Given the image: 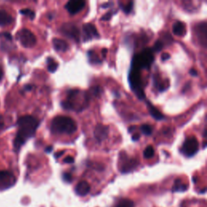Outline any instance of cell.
Returning <instances> with one entry per match:
<instances>
[{"instance_id":"cell-1","label":"cell","mask_w":207,"mask_h":207,"mask_svg":"<svg viewBox=\"0 0 207 207\" xmlns=\"http://www.w3.org/2000/svg\"><path fill=\"white\" fill-rule=\"evenodd\" d=\"M18 131L16 136L14 140V147L16 150H19V148L25 144L28 139L33 137L36 130L38 127L39 121L35 117L29 115L21 117L17 121Z\"/></svg>"},{"instance_id":"cell-2","label":"cell","mask_w":207,"mask_h":207,"mask_svg":"<svg viewBox=\"0 0 207 207\" xmlns=\"http://www.w3.org/2000/svg\"><path fill=\"white\" fill-rule=\"evenodd\" d=\"M50 130L54 134H72L77 130V125L71 117L57 116L52 120Z\"/></svg>"},{"instance_id":"cell-3","label":"cell","mask_w":207,"mask_h":207,"mask_svg":"<svg viewBox=\"0 0 207 207\" xmlns=\"http://www.w3.org/2000/svg\"><path fill=\"white\" fill-rule=\"evenodd\" d=\"M154 61V55L151 49H145L142 53L136 54L133 58L131 67L142 70V69H149L151 63Z\"/></svg>"},{"instance_id":"cell-4","label":"cell","mask_w":207,"mask_h":207,"mask_svg":"<svg viewBox=\"0 0 207 207\" xmlns=\"http://www.w3.org/2000/svg\"><path fill=\"white\" fill-rule=\"evenodd\" d=\"M129 82L130 84L131 89L135 93V95L140 100L144 99L145 93L142 88V81L139 70L131 67L129 74Z\"/></svg>"},{"instance_id":"cell-5","label":"cell","mask_w":207,"mask_h":207,"mask_svg":"<svg viewBox=\"0 0 207 207\" xmlns=\"http://www.w3.org/2000/svg\"><path fill=\"white\" fill-rule=\"evenodd\" d=\"M17 40L25 48H32L36 43L35 35L27 28H23L18 32L16 35Z\"/></svg>"},{"instance_id":"cell-6","label":"cell","mask_w":207,"mask_h":207,"mask_svg":"<svg viewBox=\"0 0 207 207\" xmlns=\"http://www.w3.org/2000/svg\"><path fill=\"white\" fill-rule=\"evenodd\" d=\"M199 143L196 137L192 136L186 139L180 149L183 155L187 157H192L198 151Z\"/></svg>"},{"instance_id":"cell-7","label":"cell","mask_w":207,"mask_h":207,"mask_svg":"<svg viewBox=\"0 0 207 207\" xmlns=\"http://www.w3.org/2000/svg\"><path fill=\"white\" fill-rule=\"evenodd\" d=\"M61 33L63 35L66 36V37L70 39H72L74 41L79 42V37H80V33H79V28L77 26L71 23H67L63 25L60 28Z\"/></svg>"},{"instance_id":"cell-8","label":"cell","mask_w":207,"mask_h":207,"mask_svg":"<svg viewBox=\"0 0 207 207\" xmlns=\"http://www.w3.org/2000/svg\"><path fill=\"white\" fill-rule=\"evenodd\" d=\"M84 1L83 0H71L65 5V8L71 15H75L76 13L82 11L85 7Z\"/></svg>"},{"instance_id":"cell-9","label":"cell","mask_w":207,"mask_h":207,"mask_svg":"<svg viewBox=\"0 0 207 207\" xmlns=\"http://www.w3.org/2000/svg\"><path fill=\"white\" fill-rule=\"evenodd\" d=\"M16 181L13 174L7 171H0V188H6L12 185Z\"/></svg>"},{"instance_id":"cell-10","label":"cell","mask_w":207,"mask_h":207,"mask_svg":"<svg viewBox=\"0 0 207 207\" xmlns=\"http://www.w3.org/2000/svg\"><path fill=\"white\" fill-rule=\"evenodd\" d=\"M109 126L102 125V124H98L95 126V130H94V136H95V138L99 142H103L104 140H105L108 135H109Z\"/></svg>"},{"instance_id":"cell-11","label":"cell","mask_w":207,"mask_h":207,"mask_svg":"<svg viewBox=\"0 0 207 207\" xmlns=\"http://www.w3.org/2000/svg\"><path fill=\"white\" fill-rule=\"evenodd\" d=\"M83 30L85 39L92 40L93 38H98L100 36L97 29L95 28V27L92 24H90V23H87V24L83 25Z\"/></svg>"},{"instance_id":"cell-12","label":"cell","mask_w":207,"mask_h":207,"mask_svg":"<svg viewBox=\"0 0 207 207\" xmlns=\"http://www.w3.org/2000/svg\"><path fill=\"white\" fill-rule=\"evenodd\" d=\"M197 37L201 41V43L203 45V46L206 45V40H207V31H206V23L203 22L202 24H199L197 27Z\"/></svg>"},{"instance_id":"cell-13","label":"cell","mask_w":207,"mask_h":207,"mask_svg":"<svg viewBox=\"0 0 207 207\" xmlns=\"http://www.w3.org/2000/svg\"><path fill=\"white\" fill-rule=\"evenodd\" d=\"M138 165V162L134 159H124L122 160V165L121 167V171L123 173L131 172Z\"/></svg>"},{"instance_id":"cell-14","label":"cell","mask_w":207,"mask_h":207,"mask_svg":"<svg viewBox=\"0 0 207 207\" xmlns=\"http://www.w3.org/2000/svg\"><path fill=\"white\" fill-rule=\"evenodd\" d=\"M52 43H53V45H54V49L57 52L64 53V52L67 51L69 49L68 43H67L65 40H63V39H53Z\"/></svg>"},{"instance_id":"cell-15","label":"cell","mask_w":207,"mask_h":207,"mask_svg":"<svg viewBox=\"0 0 207 207\" xmlns=\"http://www.w3.org/2000/svg\"><path fill=\"white\" fill-rule=\"evenodd\" d=\"M90 191V185L87 181H80L75 187V192L79 196H86Z\"/></svg>"},{"instance_id":"cell-16","label":"cell","mask_w":207,"mask_h":207,"mask_svg":"<svg viewBox=\"0 0 207 207\" xmlns=\"http://www.w3.org/2000/svg\"><path fill=\"white\" fill-rule=\"evenodd\" d=\"M172 33H174L175 35L179 36H185L186 33L185 25L181 21H176L172 27Z\"/></svg>"},{"instance_id":"cell-17","label":"cell","mask_w":207,"mask_h":207,"mask_svg":"<svg viewBox=\"0 0 207 207\" xmlns=\"http://www.w3.org/2000/svg\"><path fill=\"white\" fill-rule=\"evenodd\" d=\"M13 22V17L4 10H0V25L6 26Z\"/></svg>"},{"instance_id":"cell-18","label":"cell","mask_w":207,"mask_h":207,"mask_svg":"<svg viewBox=\"0 0 207 207\" xmlns=\"http://www.w3.org/2000/svg\"><path fill=\"white\" fill-rule=\"evenodd\" d=\"M147 106H148L150 114L152 116L153 118H155V120H163L164 119V115L162 114L155 107L153 106L150 102L147 103Z\"/></svg>"},{"instance_id":"cell-19","label":"cell","mask_w":207,"mask_h":207,"mask_svg":"<svg viewBox=\"0 0 207 207\" xmlns=\"http://www.w3.org/2000/svg\"><path fill=\"white\" fill-rule=\"evenodd\" d=\"M47 65H48V71L51 73H54L58 67V64L51 57H48L47 59Z\"/></svg>"},{"instance_id":"cell-20","label":"cell","mask_w":207,"mask_h":207,"mask_svg":"<svg viewBox=\"0 0 207 207\" xmlns=\"http://www.w3.org/2000/svg\"><path fill=\"white\" fill-rule=\"evenodd\" d=\"M87 55H88V58H89L90 63H93V64H97V63H101V60H100L98 56L95 54V53L93 50H89L87 53Z\"/></svg>"},{"instance_id":"cell-21","label":"cell","mask_w":207,"mask_h":207,"mask_svg":"<svg viewBox=\"0 0 207 207\" xmlns=\"http://www.w3.org/2000/svg\"><path fill=\"white\" fill-rule=\"evenodd\" d=\"M188 186L186 185H183L180 180H176L175 182V185L173 186L172 190L173 191H185L187 189Z\"/></svg>"},{"instance_id":"cell-22","label":"cell","mask_w":207,"mask_h":207,"mask_svg":"<svg viewBox=\"0 0 207 207\" xmlns=\"http://www.w3.org/2000/svg\"><path fill=\"white\" fill-rule=\"evenodd\" d=\"M116 207H134V202L129 199H122Z\"/></svg>"},{"instance_id":"cell-23","label":"cell","mask_w":207,"mask_h":207,"mask_svg":"<svg viewBox=\"0 0 207 207\" xmlns=\"http://www.w3.org/2000/svg\"><path fill=\"white\" fill-rule=\"evenodd\" d=\"M19 12H20V14H22V15H24V16H28L29 19H33L34 18H35V12L33 11H32L31 9H28V8H25V9H22V10H20L19 11Z\"/></svg>"},{"instance_id":"cell-24","label":"cell","mask_w":207,"mask_h":207,"mask_svg":"<svg viewBox=\"0 0 207 207\" xmlns=\"http://www.w3.org/2000/svg\"><path fill=\"white\" fill-rule=\"evenodd\" d=\"M154 154H155V150L151 146H148L143 151V155L146 159L151 158L154 156Z\"/></svg>"},{"instance_id":"cell-25","label":"cell","mask_w":207,"mask_h":207,"mask_svg":"<svg viewBox=\"0 0 207 207\" xmlns=\"http://www.w3.org/2000/svg\"><path fill=\"white\" fill-rule=\"evenodd\" d=\"M141 132L145 135H150L152 134V127L150 125H142L140 127Z\"/></svg>"},{"instance_id":"cell-26","label":"cell","mask_w":207,"mask_h":207,"mask_svg":"<svg viewBox=\"0 0 207 207\" xmlns=\"http://www.w3.org/2000/svg\"><path fill=\"white\" fill-rule=\"evenodd\" d=\"M164 48V44H163V42L161 41H157L155 43V45H154V47H153L152 51L153 52H156V53H158V52L161 51L162 50V49Z\"/></svg>"},{"instance_id":"cell-27","label":"cell","mask_w":207,"mask_h":207,"mask_svg":"<svg viewBox=\"0 0 207 207\" xmlns=\"http://www.w3.org/2000/svg\"><path fill=\"white\" fill-rule=\"evenodd\" d=\"M117 12V9H114V10H112V11H109L108 13L105 14L104 16H103L101 17V20H109V19L112 18V16L115 15Z\"/></svg>"},{"instance_id":"cell-28","label":"cell","mask_w":207,"mask_h":207,"mask_svg":"<svg viewBox=\"0 0 207 207\" xmlns=\"http://www.w3.org/2000/svg\"><path fill=\"white\" fill-rule=\"evenodd\" d=\"M133 7H134V2L130 1V2H129V3H127L126 5L124 6V7H122L121 8H122V10L125 11V13L128 14V13H130L131 11H132Z\"/></svg>"},{"instance_id":"cell-29","label":"cell","mask_w":207,"mask_h":207,"mask_svg":"<svg viewBox=\"0 0 207 207\" xmlns=\"http://www.w3.org/2000/svg\"><path fill=\"white\" fill-rule=\"evenodd\" d=\"M90 92L92 93L93 95L97 96V95H99L101 93V88L100 87H98V86L97 87H94L92 88H91Z\"/></svg>"},{"instance_id":"cell-30","label":"cell","mask_w":207,"mask_h":207,"mask_svg":"<svg viewBox=\"0 0 207 207\" xmlns=\"http://www.w3.org/2000/svg\"><path fill=\"white\" fill-rule=\"evenodd\" d=\"M0 36H3V37H5L6 39H7V40H9V41H11V39H12V36H11V33H7V32L3 33L2 34H0Z\"/></svg>"},{"instance_id":"cell-31","label":"cell","mask_w":207,"mask_h":207,"mask_svg":"<svg viewBox=\"0 0 207 207\" xmlns=\"http://www.w3.org/2000/svg\"><path fill=\"white\" fill-rule=\"evenodd\" d=\"M74 162V159L71 156H67L64 159V163H66V164H73Z\"/></svg>"},{"instance_id":"cell-32","label":"cell","mask_w":207,"mask_h":207,"mask_svg":"<svg viewBox=\"0 0 207 207\" xmlns=\"http://www.w3.org/2000/svg\"><path fill=\"white\" fill-rule=\"evenodd\" d=\"M170 54H168V53H164L163 54H162V56H161V60L163 61V62H165V61L168 60L169 58H170Z\"/></svg>"},{"instance_id":"cell-33","label":"cell","mask_w":207,"mask_h":207,"mask_svg":"<svg viewBox=\"0 0 207 207\" xmlns=\"http://www.w3.org/2000/svg\"><path fill=\"white\" fill-rule=\"evenodd\" d=\"M63 178H64V180H65L66 181H68V182H70L71 180V176L70 174H68V173L63 174Z\"/></svg>"},{"instance_id":"cell-34","label":"cell","mask_w":207,"mask_h":207,"mask_svg":"<svg viewBox=\"0 0 207 207\" xmlns=\"http://www.w3.org/2000/svg\"><path fill=\"white\" fill-rule=\"evenodd\" d=\"M189 74H190L191 75H193V76H197V72L194 69H191L190 71H189Z\"/></svg>"},{"instance_id":"cell-35","label":"cell","mask_w":207,"mask_h":207,"mask_svg":"<svg viewBox=\"0 0 207 207\" xmlns=\"http://www.w3.org/2000/svg\"><path fill=\"white\" fill-rule=\"evenodd\" d=\"M3 126H4V121H3V117L0 115V130H1L3 128Z\"/></svg>"},{"instance_id":"cell-36","label":"cell","mask_w":207,"mask_h":207,"mask_svg":"<svg viewBox=\"0 0 207 207\" xmlns=\"http://www.w3.org/2000/svg\"><path fill=\"white\" fill-rule=\"evenodd\" d=\"M65 153V150H62V151H60L59 153H56L55 154V158H58V157H60L61 155H63Z\"/></svg>"},{"instance_id":"cell-37","label":"cell","mask_w":207,"mask_h":207,"mask_svg":"<svg viewBox=\"0 0 207 207\" xmlns=\"http://www.w3.org/2000/svg\"><path fill=\"white\" fill-rule=\"evenodd\" d=\"M53 150V147L52 146H49V147H47L45 148V152L47 153H50Z\"/></svg>"},{"instance_id":"cell-38","label":"cell","mask_w":207,"mask_h":207,"mask_svg":"<svg viewBox=\"0 0 207 207\" xmlns=\"http://www.w3.org/2000/svg\"><path fill=\"white\" fill-rule=\"evenodd\" d=\"M112 5H113V3H112V2H111V3L109 2V3H106V4H103V5H102V7H103V8H106V7H108V6H112Z\"/></svg>"},{"instance_id":"cell-39","label":"cell","mask_w":207,"mask_h":207,"mask_svg":"<svg viewBox=\"0 0 207 207\" xmlns=\"http://www.w3.org/2000/svg\"><path fill=\"white\" fill-rule=\"evenodd\" d=\"M139 138H140V136H139L138 134H134V136L132 137V139H133V141H138Z\"/></svg>"},{"instance_id":"cell-40","label":"cell","mask_w":207,"mask_h":207,"mask_svg":"<svg viewBox=\"0 0 207 207\" xmlns=\"http://www.w3.org/2000/svg\"><path fill=\"white\" fill-rule=\"evenodd\" d=\"M32 88H33V86H32V85H27V86H25V89L26 91H30Z\"/></svg>"},{"instance_id":"cell-41","label":"cell","mask_w":207,"mask_h":207,"mask_svg":"<svg viewBox=\"0 0 207 207\" xmlns=\"http://www.w3.org/2000/svg\"><path fill=\"white\" fill-rule=\"evenodd\" d=\"M134 129H136V126H135V125L130 126V127L129 128V132H130V133H132V132L134 130Z\"/></svg>"},{"instance_id":"cell-42","label":"cell","mask_w":207,"mask_h":207,"mask_svg":"<svg viewBox=\"0 0 207 207\" xmlns=\"http://www.w3.org/2000/svg\"><path fill=\"white\" fill-rule=\"evenodd\" d=\"M3 69H2V67L0 66V81H1V80H2V79H3Z\"/></svg>"},{"instance_id":"cell-43","label":"cell","mask_w":207,"mask_h":207,"mask_svg":"<svg viewBox=\"0 0 207 207\" xmlns=\"http://www.w3.org/2000/svg\"><path fill=\"white\" fill-rule=\"evenodd\" d=\"M107 51H108V49H102V54L104 56V57H105V56H106V54H107Z\"/></svg>"}]
</instances>
